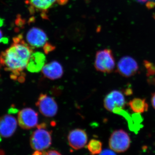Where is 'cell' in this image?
I'll return each mask as SVG.
<instances>
[{
    "mask_svg": "<svg viewBox=\"0 0 155 155\" xmlns=\"http://www.w3.org/2000/svg\"><path fill=\"white\" fill-rule=\"evenodd\" d=\"M13 40L11 46L0 53V65L12 72L11 78L15 80L25 76L22 71L26 68L33 48L23 40L22 35L15 37Z\"/></svg>",
    "mask_w": 155,
    "mask_h": 155,
    "instance_id": "cell-1",
    "label": "cell"
},
{
    "mask_svg": "<svg viewBox=\"0 0 155 155\" xmlns=\"http://www.w3.org/2000/svg\"><path fill=\"white\" fill-rule=\"evenodd\" d=\"M37 126V129L34 131L31 136V147L35 152H41L51 146L52 143L51 132L46 129L45 124Z\"/></svg>",
    "mask_w": 155,
    "mask_h": 155,
    "instance_id": "cell-2",
    "label": "cell"
},
{
    "mask_svg": "<svg viewBox=\"0 0 155 155\" xmlns=\"http://www.w3.org/2000/svg\"><path fill=\"white\" fill-rule=\"evenodd\" d=\"M94 67L97 71L104 73H110L115 67V61L112 51L109 49L97 52Z\"/></svg>",
    "mask_w": 155,
    "mask_h": 155,
    "instance_id": "cell-3",
    "label": "cell"
},
{
    "mask_svg": "<svg viewBox=\"0 0 155 155\" xmlns=\"http://www.w3.org/2000/svg\"><path fill=\"white\" fill-rule=\"evenodd\" d=\"M130 136L127 132L122 129H119L111 134L109 139V147L115 152L124 153L130 147Z\"/></svg>",
    "mask_w": 155,
    "mask_h": 155,
    "instance_id": "cell-4",
    "label": "cell"
},
{
    "mask_svg": "<svg viewBox=\"0 0 155 155\" xmlns=\"http://www.w3.org/2000/svg\"><path fill=\"white\" fill-rule=\"evenodd\" d=\"M35 104L40 112L45 117H54L58 113L57 102L53 97L47 94H41L40 95Z\"/></svg>",
    "mask_w": 155,
    "mask_h": 155,
    "instance_id": "cell-5",
    "label": "cell"
},
{
    "mask_svg": "<svg viewBox=\"0 0 155 155\" xmlns=\"http://www.w3.org/2000/svg\"><path fill=\"white\" fill-rule=\"evenodd\" d=\"M38 120V113L31 108H24L18 113V123L23 129H30L36 127Z\"/></svg>",
    "mask_w": 155,
    "mask_h": 155,
    "instance_id": "cell-6",
    "label": "cell"
},
{
    "mask_svg": "<svg viewBox=\"0 0 155 155\" xmlns=\"http://www.w3.org/2000/svg\"><path fill=\"white\" fill-rule=\"evenodd\" d=\"M138 70L137 61L131 57L125 56L119 60L116 71L123 77L129 78L136 74Z\"/></svg>",
    "mask_w": 155,
    "mask_h": 155,
    "instance_id": "cell-7",
    "label": "cell"
},
{
    "mask_svg": "<svg viewBox=\"0 0 155 155\" xmlns=\"http://www.w3.org/2000/svg\"><path fill=\"white\" fill-rule=\"evenodd\" d=\"M126 102L125 97L121 91L114 90L107 95L104 101V107L106 110L113 112L116 108L124 109Z\"/></svg>",
    "mask_w": 155,
    "mask_h": 155,
    "instance_id": "cell-8",
    "label": "cell"
},
{
    "mask_svg": "<svg viewBox=\"0 0 155 155\" xmlns=\"http://www.w3.org/2000/svg\"><path fill=\"white\" fill-rule=\"evenodd\" d=\"M57 0H26L25 3L28 6L31 14L39 12L42 18L48 19V11L56 3Z\"/></svg>",
    "mask_w": 155,
    "mask_h": 155,
    "instance_id": "cell-9",
    "label": "cell"
},
{
    "mask_svg": "<svg viewBox=\"0 0 155 155\" xmlns=\"http://www.w3.org/2000/svg\"><path fill=\"white\" fill-rule=\"evenodd\" d=\"M26 40L32 48L43 47L47 42L48 37L42 29L36 27L31 28L27 32Z\"/></svg>",
    "mask_w": 155,
    "mask_h": 155,
    "instance_id": "cell-10",
    "label": "cell"
},
{
    "mask_svg": "<svg viewBox=\"0 0 155 155\" xmlns=\"http://www.w3.org/2000/svg\"><path fill=\"white\" fill-rule=\"evenodd\" d=\"M87 135L85 130L80 128L73 129L68 135V142L70 146L75 150L81 149L87 143Z\"/></svg>",
    "mask_w": 155,
    "mask_h": 155,
    "instance_id": "cell-11",
    "label": "cell"
},
{
    "mask_svg": "<svg viewBox=\"0 0 155 155\" xmlns=\"http://www.w3.org/2000/svg\"><path fill=\"white\" fill-rule=\"evenodd\" d=\"M17 119L11 115H4L0 118V135L5 138L11 137L17 128Z\"/></svg>",
    "mask_w": 155,
    "mask_h": 155,
    "instance_id": "cell-12",
    "label": "cell"
},
{
    "mask_svg": "<svg viewBox=\"0 0 155 155\" xmlns=\"http://www.w3.org/2000/svg\"><path fill=\"white\" fill-rule=\"evenodd\" d=\"M41 70L44 76L51 80L59 79L64 74L63 67L57 61H51L45 64Z\"/></svg>",
    "mask_w": 155,
    "mask_h": 155,
    "instance_id": "cell-13",
    "label": "cell"
},
{
    "mask_svg": "<svg viewBox=\"0 0 155 155\" xmlns=\"http://www.w3.org/2000/svg\"><path fill=\"white\" fill-rule=\"evenodd\" d=\"M45 61L46 57L44 54L40 52H33L26 66V69L32 73L38 72L44 66Z\"/></svg>",
    "mask_w": 155,
    "mask_h": 155,
    "instance_id": "cell-14",
    "label": "cell"
},
{
    "mask_svg": "<svg viewBox=\"0 0 155 155\" xmlns=\"http://www.w3.org/2000/svg\"><path fill=\"white\" fill-rule=\"evenodd\" d=\"M113 112L115 114H119L125 117L128 122L129 128L132 131L136 133L141 128V117L138 114L132 115L131 117L127 112L120 108H116Z\"/></svg>",
    "mask_w": 155,
    "mask_h": 155,
    "instance_id": "cell-15",
    "label": "cell"
},
{
    "mask_svg": "<svg viewBox=\"0 0 155 155\" xmlns=\"http://www.w3.org/2000/svg\"><path fill=\"white\" fill-rule=\"evenodd\" d=\"M128 105L132 112L135 114H141L148 110V104L145 99L135 98L128 103Z\"/></svg>",
    "mask_w": 155,
    "mask_h": 155,
    "instance_id": "cell-16",
    "label": "cell"
},
{
    "mask_svg": "<svg viewBox=\"0 0 155 155\" xmlns=\"http://www.w3.org/2000/svg\"><path fill=\"white\" fill-rule=\"evenodd\" d=\"M87 149L91 155L99 154L102 151V143L97 140L92 139L87 145Z\"/></svg>",
    "mask_w": 155,
    "mask_h": 155,
    "instance_id": "cell-17",
    "label": "cell"
},
{
    "mask_svg": "<svg viewBox=\"0 0 155 155\" xmlns=\"http://www.w3.org/2000/svg\"><path fill=\"white\" fill-rule=\"evenodd\" d=\"M144 65L146 67L148 75H153L155 74V65L147 61H145Z\"/></svg>",
    "mask_w": 155,
    "mask_h": 155,
    "instance_id": "cell-18",
    "label": "cell"
},
{
    "mask_svg": "<svg viewBox=\"0 0 155 155\" xmlns=\"http://www.w3.org/2000/svg\"><path fill=\"white\" fill-rule=\"evenodd\" d=\"M43 50L45 53L46 54H49L50 52L53 51L55 49V47L54 46L52 45L48 42H47L45 45L43 47Z\"/></svg>",
    "mask_w": 155,
    "mask_h": 155,
    "instance_id": "cell-19",
    "label": "cell"
},
{
    "mask_svg": "<svg viewBox=\"0 0 155 155\" xmlns=\"http://www.w3.org/2000/svg\"><path fill=\"white\" fill-rule=\"evenodd\" d=\"M99 155H116L114 151L111 150L105 149L102 151Z\"/></svg>",
    "mask_w": 155,
    "mask_h": 155,
    "instance_id": "cell-20",
    "label": "cell"
},
{
    "mask_svg": "<svg viewBox=\"0 0 155 155\" xmlns=\"http://www.w3.org/2000/svg\"><path fill=\"white\" fill-rule=\"evenodd\" d=\"M43 155H62L61 153L55 150H51L47 152L44 153Z\"/></svg>",
    "mask_w": 155,
    "mask_h": 155,
    "instance_id": "cell-21",
    "label": "cell"
},
{
    "mask_svg": "<svg viewBox=\"0 0 155 155\" xmlns=\"http://www.w3.org/2000/svg\"><path fill=\"white\" fill-rule=\"evenodd\" d=\"M2 31L0 29V43H7L8 42V39L3 38Z\"/></svg>",
    "mask_w": 155,
    "mask_h": 155,
    "instance_id": "cell-22",
    "label": "cell"
},
{
    "mask_svg": "<svg viewBox=\"0 0 155 155\" xmlns=\"http://www.w3.org/2000/svg\"><path fill=\"white\" fill-rule=\"evenodd\" d=\"M151 104L155 110V92L153 93L152 94L151 97Z\"/></svg>",
    "mask_w": 155,
    "mask_h": 155,
    "instance_id": "cell-23",
    "label": "cell"
},
{
    "mask_svg": "<svg viewBox=\"0 0 155 155\" xmlns=\"http://www.w3.org/2000/svg\"><path fill=\"white\" fill-rule=\"evenodd\" d=\"M69 0H57V3L60 5H64L67 4Z\"/></svg>",
    "mask_w": 155,
    "mask_h": 155,
    "instance_id": "cell-24",
    "label": "cell"
},
{
    "mask_svg": "<svg viewBox=\"0 0 155 155\" xmlns=\"http://www.w3.org/2000/svg\"><path fill=\"white\" fill-rule=\"evenodd\" d=\"M17 111H18V110H17V109H15V108L12 107L10 108V109H9L8 113L9 114H11V113H13V114H14V113H17Z\"/></svg>",
    "mask_w": 155,
    "mask_h": 155,
    "instance_id": "cell-25",
    "label": "cell"
},
{
    "mask_svg": "<svg viewBox=\"0 0 155 155\" xmlns=\"http://www.w3.org/2000/svg\"><path fill=\"white\" fill-rule=\"evenodd\" d=\"M137 2L141 3V4H144V3L147 2L149 1V0H135Z\"/></svg>",
    "mask_w": 155,
    "mask_h": 155,
    "instance_id": "cell-26",
    "label": "cell"
},
{
    "mask_svg": "<svg viewBox=\"0 0 155 155\" xmlns=\"http://www.w3.org/2000/svg\"><path fill=\"white\" fill-rule=\"evenodd\" d=\"M3 24H4L3 19L0 18V26H2V25H3Z\"/></svg>",
    "mask_w": 155,
    "mask_h": 155,
    "instance_id": "cell-27",
    "label": "cell"
},
{
    "mask_svg": "<svg viewBox=\"0 0 155 155\" xmlns=\"http://www.w3.org/2000/svg\"><path fill=\"white\" fill-rule=\"evenodd\" d=\"M1 140H2V139H1V137H0V142L1 141Z\"/></svg>",
    "mask_w": 155,
    "mask_h": 155,
    "instance_id": "cell-28",
    "label": "cell"
},
{
    "mask_svg": "<svg viewBox=\"0 0 155 155\" xmlns=\"http://www.w3.org/2000/svg\"><path fill=\"white\" fill-rule=\"evenodd\" d=\"M0 68H1V65H0Z\"/></svg>",
    "mask_w": 155,
    "mask_h": 155,
    "instance_id": "cell-29",
    "label": "cell"
}]
</instances>
